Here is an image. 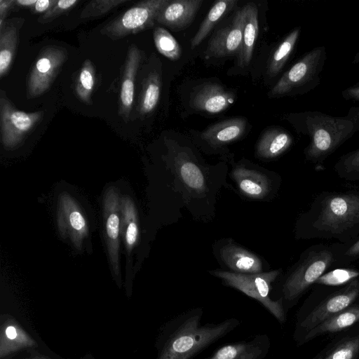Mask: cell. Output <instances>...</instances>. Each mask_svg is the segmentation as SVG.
<instances>
[{"label": "cell", "mask_w": 359, "mask_h": 359, "mask_svg": "<svg viewBox=\"0 0 359 359\" xmlns=\"http://www.w3.org/2000/svg\"><path fill=\"white\" fill-rule=\"evenodd\" d=\"M203 316L202 308H194L164 323L155 341L156 359H192L241 325L236 318L203 324Z\"/></svg>", "instance_id": "1"}, {"label": "cell", "mask_w": 359, "mask_h": 359, "mask_svg": "<svg viewBox=\"0 0 359 359\" xmlns=\"http://www.w3.org/2000/svg\"><path fill=\"white\" fill-rule=\"evenodd\" d=\"M290 119L298 132L309 137L304 154L312 162L323 161L355 134L353 123L345 116L308 111L292 114Z\"/></svg>", "instance_id": "2"}, {"label": "cell", "mask_w": 359, "mask_h": 359, "mask_svg": "<svg viewBox=\"0 0 359 359\" xmlns=\"http://www.w3.org/2000/svg\"><path fill=\"white\" fill-rule=\"evenodd\" d=\"M327 59L324 46L304 53L280 77L269 92L271 97L302 95L316 88Z\"/></svg>", "instance_id": "3"}, {"label": "cell", "mask_w": 359, "mask_h": 359, "mask_svg": "<svg viewBox=\"0 0 359 359\" xmlns=\"http://www.w3.org/2000/svg\"><path fill=\"white\" fill-rule=\"evenodd\" d=\"M223 283L259 302L280 324L285 322L286 315L283 298L272 299L270 290L272 283L279 275L278 270L254 274L215 270L210 271Z\"/></svg>", "instance_id": "4"}, {"label": "cell", "mask_w": 359, "mask_h": 359, "mask_svg": "<svg viewBox=\"0 0 359 359\" xmlns=\"http://www.w3.org/2000/svg\"><path fill=\"white\" fill-rule=\"evenodd\" d=\"M359 224V194H333L325 198L314 220L320 233L337 236Z\"/></svg>", "instance_id": "5"}, {"label": "cell", "mask_w": 359, "mask_h": 359, "mask_svg": "<svg viewBox=\"0 0 359 359\" xmlns=\"http://www.w3.org/2000/svg\"><path fill=\"white\" fill-rule=\"evenodd\" d=\"M170 1H139L105 25L100 33L111 39L117 40L150 29L154 26L158 15Z\"/></svg>", "instance_id": "6"}, {"label": "cell", "mask_w": 359, "mask_h": 359, "mask_svg": "<svg viewBox=\"0 0 359 359\" xmlns=\"http://www.w3.org/2000/svg\"><path fill=\"white\" fill-rule=\"evenodd\" d=\"M44 112H25L17 109L3 90L0 95V126L1 142L6 149L20 145L41 121Z\"/></svg>", "instance_id": "7"}, {"label": "cell", "mask_w": 359, "mask_h": 359, "mask_svg": "<svg viewBox=\"0 0 359 359\" xmlns=\"http://www.w3.org/2000/svg\"><path fill=\"white\" fill-rule=\"evenodd\" d=\"M333 262V254L328 250L311 252L285 281L283 300L296 299L324 274Z\"/></svg>", "instance_id": "8"}, {"label": "cell", "mask_w": 359, "mask_h": 359, "mask_svg": "<svg viewBox=\"0 0 359 359\" xmlns=\"http://www.w3.org/2000/svg\"><path fill=\"white\" fill-rule=\"evenodd\" d=\"M67 59L65 48L48 46L43 48L30 70L27 80V97L32 99L46 92Z\"/></svg>", "instance_id": "9"}, {"label": "cell", "mask_w": 359, "mask_h": 359, "mask_svg": "<svg viewBox=\"0 0 359 359\" xmlns=\"http://www.w3.org/2000/svg\"><path fill=\"white\" fill-rule=\"evenodd\" d=\"M121 199L118 191L109 187L103 200L104 235L111 271L118 286H121L119 249L121 234Z\"/></svg>", "instance_id": "10"}, {"label": "cell", "mask_w": 359, "mask_h": 359, "mask_svg": "<svg viewBox=\"0 0 359 359\" xmlns=\"http://www.w3.org/2000/svg\"><path fill=\"white\" fill-rule=\"evenodd\" d=\"M57 226L63 238L69 237L77 250H81L88 228L86 217L79 204L68 193L59 196Z\"/></svg>", "instance_id": "11"}, {"label": "cell", "mask_w": 359, "mask_h": 359, "mask_svg": "<svg viewBox=\"0 0 359 359\" xmlns=\"http://www.w3.org/2000/svg\"><path fill=\"white\" fill-rule=\"evenodd\" d=\"M358 294L359 281L355 279L344 289L328 297L311 311L299 323V328L308 332L328 318L348 308Z\"/></svg>", "instance_id": "12"}, {"label": "cell", "mask_w": 359, "mask_h": 359, "mask_svg": "<svg viewBox=\"0 0 359 359\" xmlns=\"http://www.w3.org/2000/svg\"><path fill=\"white\" fill-rule=\"evenodd\" d=\"M243 8L236 13L232 22L219 29L208 41L205 58L226 57L238 54L243 40Z\"/></svg>", "instance_id": "13"}, {"label": "cell", "mask_w": 359, "mask_h": 359, "mask_svg": "<svg viewBox=\"0 0 359 359\" xmlns=\"http://www.w3.org/2000/svg\"><path fill=\"white\" fill-rule=\"evenodd\" d=\"M39 346L36 339L9 314L0 318V359H6L24 350Z\"/></svg>", "instance_id": "14"}, {"label": "cell", "mask_w": 359, "mask_h": 359, "mask_svg": "<svg viewBox=\"0 0 359 359\" xmlns=\"http://www.w3.org/2000/svg\"><path fill=\"white\" fill-rule=\"evenodd\" d=\"M269 337L257 334L252 338L225 344L205 359H264L270 349Z\"/></svg>", "instance_id": "15"}, {"label": "cell", "mask_w": 359, "mask_h": 359, "mask_svg": "<svg viewBox=\"0 0 359 359\" xmlns=\"http://www.w3.org/2000/svg\"><path fill=\"white\" fill-rule=\"evenodd\" d=\"M234 101L231 93L217 83L198 87L191 97L193 108L209 114H217L226 109Z\"/></svg>", "instance_id": "16"}, {"label": "cell", "mask_w": 359, "mask_h": 359, "mask_svg": "<svg viewBox=\"0 0 359 359\" xmlns=\"http://www.w3.org/2000/svg\"><path fill=\"white\" fill-rule=\"evenodd\" d=\"M203 2V0H170L158 15L156 22L173 30L184 29L191 23Z\"/></svg>", "instance_id": "17"}, {"label": "cell", "mask_w": 359, "mask_h": 359, "mask_svg": "<svg viewBox=\"0 0 359 359\" xmlns=\"http://www.w3.org/2000/svg\"><path fill=\"white\" fill-rule=\"evenodd\" d=\"M141 59V54L136 46H131L128 51L120 90V111L126 121L131 112L135 92V81Z\"/></svg>", "instance_id": "18"}, {"label": "cell", "mask_w": 359, "mask_h": 359, "mask_svg": "<svg viewBox=\"0 0 359 359\" xmlns=\"http://www.w3.org/2000/svg\"><path fill=\"white\" fill-rule=\"evenodd\" d=\"M220 254L223 262L233 272L245 274L262 273L261 259L235 243H228L223 246Z\"/></svg>", "instance_id": "19"}, {"label": "cell", "mask_w": 359, "mask_h": 359, "mask_svg": "<svg viewBox=\"0 0 359 359\" xmlns=\"http://www.w3.org/2000/svg\"><path fill=\"white\" fill-rule=\"evenodd\" d=\"M246 125V119L243 117L226 119L209 126L202 133L201 137L211 145L222 146L242 137Z\"/></svg>", "instance_id": "20"}, {"label": "cell", "mask_w": 359, "mask_h": 359, "mask_svg": "<svg viewBox=\"0 0 359 359\" xmlns=\"http://www.w3.org/2000/svg\"><path fill=\"white\" fill-rule=\"evenodd\" d=\"M24 20L15 18L0 26V77L10 69L18 48L19 30Z\"/></svg>", "instance_id": "21"}, {"label": "cell", "mask_w": 359, "mask_h": 359, "mask_svg": "<svg viewBox=\"0 0 359 359\" xmlns=\"http://www.w3.org/2000/svg\"><path fill=\"white\" fill-rule=\"evenodd\" d=\"M243 8L244 10L243 40L238 54V65L242 68L248 66L251 61L259 29L258 9L256 4L249 3Z\"/></svg>", "instance_id": "22"}, {"label": "cell", "mask_w": 359, "mask_h": 359, "mask_svg": "<svg viewBox=\"0 0 359 359\" xmlns=\"http://www.w3.org/2000/svg\"><path fill=\"white\" fill-rule=\"evenodd\" d=\"M292 135L284 128H273L266 130L257 144V155L263 158H276L292 145Z\"/></svg>", "instance_id": "23"}, {"label": "cell", "mask_w": 359, "mask_h": 359, "mask_svg": "<svg viewBox=\"0 0 359 359\" xmlns=\"http://www.w3.org/2000/svg\"><path fill=\"white\" fill-rule=\"evenodd\" d=\"M232 176L240 191L252 198H262L269 190L267 177L257 170L238 167L232 172Z\"/></svg>", "instance_id": "24"}, {"label": "cell", "mask_w": 359, "mask_h": 359, "mask_svg": "<svg viewBox=\"0 0 359 359\" xmlns=\"http://www.w3.org/2000/svg\"><path fill=\"white\" fill-rule=\"evenodd\" d=\"M359 321V306L348 307L328 318L306 332L304 341H309L320 334L339 332Z\"/></svg>", "instance_id": "25"}, {"label": "cell", "mask_w": 359, "mask_h": 359, "mask_svg": "<svg viewBox=\"0 0 359 359\" xmlns=\"http://www.w3.org/2000/svg\"><path fill=\"white\" fill-rule=\"evenodd\" d=\"M121 236L130 255L139 236L137 213L133 200L128 196L121 199Z\"/></svg>", "instance_id": "26"}, {"label": "cell", "mask_w": 359, "mask_h": 359, "mask_svg": "<svg viewBox=\"0 0 359 359\" xmlns=\"http://www.w3.org/2000/svg\"><path fill=\"white\" fill-rule=\"evenodd\" d=\"M237 0H221L215 3L191 41V48L198 46L213 27L234 7Z\"/></svg>", "instance_id": "27"}, {"label": "cell", "mask_w": 359, "mask_h": 359, "mask_svg": "<svg viewBox=\"0 0 359 359\" xmlns=\"http://www.w3.org/2000/svg\"><path fill=\"white\" fill-rule=\"evenodd\" d=\"M300 32V27L292 29L275 49L267 66V74L270 77L277 76L283 69L295 48Z\"/></svg>", "instance_id": "28"}, {"label": "cell", "mask_w": 359, "mask_h": 359, "mask_svg": "<svg viewBox=\"0 0 359 359\" xmlns=\"http://www.w3.org/2000/svg\"><path fill=\"white\" fill-rule=\"evenodd\" d=\"M161 81L159 75L153 73L147 78L140 95L137 110L140 116L151 113L156 107L161 94Z\"/></svg>", "instance_id": "29"}, {"label": "cell", "mask_w": 359, "mask_h": 359, "mask_svg": "<svg viewBox=\"0 0 359 359\" xmlns=\"http://www.w3.org/2000/svg\"><path fill=\"white\" fill-rule=\"evenodd\" d=\"M96 74L90 60H86L76 80L75 91L78 97L84 103L92 104L91 95L94 90Z\"/></svg>", "instance_id": "30"}, {"label": "cell", "mask_w": 359, "mask_h": 359, "mask_svg": "<svg viewBox=\"0 0 359 359\" xmlns=\"http://www.w3.org/2000/svg\"><path fill=\"white\" fill-rule=\"evenodd\" d=\"M153 36L157 50L163 56L172 60H178L181 57L182 50L178 42L168 30L156 27Z\"/></svg>", "instance_id": "31"}, {"label": "cell", "mask_w": 359, "mask_h": 359, "mask_svg": "<svg viewBox=\"0 0 359 359\" xmlns=\"http://www.w3.org/2000/svg\"><path fill=\"white\" fill-rule=\"evenodd\" d=\"M359 354V336L346 339L318 359H355Z\"/></svg>", "instance_id": "32"}, {"label": "cell", "mask_w": 359, "mask_h": 359, "mask_svg": "<svg viewBox=\"0 0 359 359\" xmlns=\"http://www.w3.org/2000/svg\"><path fill=\"white\" fill-rule=\"evenodd\" d=\"M179 172L187 187L196 191H202L204 189V176L196 164L191 161L181 162Z\"/></svg>", "instance_id": "33"}, {"label": "cell", "mask_w": 359, "mask_h": 359, "mask_svg": "<svg viewBox=\"0 0 359 359\" xmlns=\"http://www.w3.org/2000/svg\"><path fill=\"white\" fill-rule=\"evenodd\" d=\"M130 0H93L83 8L81 19L95 18L102 16L112 9L126 4Z\"/></svg>", "instance_id": "34"}, {"label": "cell", "mask_w": 359, "mask_h": 359, "mask_svg": "<svg viewBox=\"0 0 359 359\" xmlns=\"http://www.w3.org/2000/svg\"><path fill=\"white\" fill-rule=\"evenodd\" d=\"M359 276V271L350 269H337L323 274L316 283L337 286L351 282Z\"/></svg>", "instance_id": "35"}, {"label": "cell", "mask_w": 359, "mask_h": 359, "mask_svg": "<svg viewBox=\"0 0 359 359\" xmlns=\"http://www.w3.org/2000/svg\"><path fill=\"white\" fill-rule=\"evenodd\" d=\"M78 3L77 0L57 1L49 11L39 18L38 22L41 24L48 23L74 7Z\"/></svg>", "instance_id": "36"}, {"label": "cell", "mask_w": 359, "mask_h": 359, "mask_svg": "<svg viewBox=\"0 0 359 359\" xmlns=\"http://www.w3.org/2000/svg\"><path fill=\"white\" fill-rule=\"evenodd\" d=\"M336 165L346 174L359 175V148L341 156Z\"/></svg>", "instance_id": "37"}, {"label": "cell", "mask_w": 359, "mask_h": 359, "mask_svg": "<svg viewBox=\"0 0 359 359\" xmlns=\"http://www.w3.org/2000/svg\"><path fill=\"white\" fill-rule=\"evenodd\" d=\"M57 0H37L36 4L30 8L32 13H46L49 11Z\"/></svg>", "instance_id": "38"}, {"label": "cell", "mask_w": 359, "mask_h": 359, "mask_svg": "<svg viewBox=\"0 0 359 359\" xmlns=\"http://www.w3.org/2000/svg\"><path fill=\"white\" fill-rule=\"evenodd\" d=\"M341 95L346 100H353L359 102V82L346 88Z\"/></svg>", "instance_id": "39"}, {"label": "cell", "mask_w": 359, "mask_h": 359, "mask_svg": "<svg viewBox=\"0 0 359 359\" xmlns=\"http://www.w3.org/2000/svg\"><path fill=\"white\" fill-rule=\"evenodd\" d=\"M345 117L349 120L353 125L355 133L359 130V106L350 108Z\"/></svg>", "instance_id": "40"}, {"label": "cell", "mask_w": 359, "mask_h": 359, "mask_svg": "<svg viewBox=\"0 0 359 359\" xmlns=\"http://www.w3.org/2000/svg\"><path fill=\"white\" fill-rule=\"evenodd\" d=\"M13 6L15 0H0V26L4 23V19Z\"/></svg>", "instance_id": "41"}, {"label": "cell", "mask_w": 359, "mask_h": 359, "mask_svg": "<svg viewBox=\"0 0 359 359\" xmlns=\"http://www.w3.org/2000/svg\"><path fill=\"white\" fill-rule=\"evenodd\" d=\"M346 255L349 257H355L359 255V240L349 248L346 252Z\"/></svg>", "instance_id": "42"}, {"label": "cell", "mask_w": 359, "mask_h": 359, "mask_svg": "<svg viewBox=\"0 0 359 359\" xmlns=\"http://www.w3.org/2000/svg\"><path fill=\"white\" fill-rule=\"evenodd\" d=\"M37 0H15V6L31 8Z\"/></svg>", "instance_id": "43"}, {"label": "cell", "mask_w": 359, "mask_h": 359, "mask_svg": "<svg viewBox=\"0 0 359 359\" xmlns=\"http://www.w3.org/2000/svg\"><path fill=\"white\" fill-rule=\"evenodd\" d=\"M26 359H53L50 356L45 354H42L38 352H35L32 353L31 356Z\"/></svg>", "instance_id": "44"}, {"label": "cell", "mask_w": 359, "mask_h": 359, "mask_svg": "<svg viewBox=\"0 0 359 359\" xmlns=\"http://www.w3.org/2000/svg\"><path fill=\"white\" fill-rule=\"evenodd\" d=\"M353 64L359 63V49L353 60Z\"/></svg>", "instance_id": "45"}, {"label": "cell", "mask_w": 359, "mask_h": 359, "mask_svg": "<svg viewBox=\"0 0 359 359\" xmlns=\"http://www.w3.org/2000/svg\"><path fill=\"white\" fill-rule=\"evenodd\" d=\"M80 359H95V358H94V357L93 356L92 354L87 353L86 355H85L84 356L81 358Z\"/></svg>", "instance_id": "46"}]
</instances>
